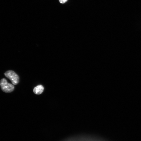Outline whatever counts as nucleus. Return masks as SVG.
<instances>
[{
	"label": "nucleus",
	"instance_id": "3",
	"mask_svg": "<svg viewBox=\"0 0 141 141\" xmlns=\"http://www.w3.org/2000/svg\"><path fill=\"white\" fill-rule=\"evenodd\" d=\"M44 89V88L43 86L41 85H39L34 88L33 91L35 94L40 95L42 93Z\"/></svg>",
	"mask_w": 141,
	"mask_h": 141
},
{
	"label": "nucleus",
	"instance_id": "2",
	"mask_svg": "<svg viewBox=\"0 0 141 141\" xmlns=\"http://www.w3.org/2000/svg\"><path fill=\"white\" fill-rule=\"evenodd\" d=\"M5 75L6 78L10 80L12 84L14 85H17L20 79L18 75L14 71L8 70L5 72Z\"/></svg>",
	"mask_w": 141,
	"mask_h": 141
},
{
	"label": "nucleus",
	"instance_id": "4",
	"mask_svg": "<svg viewBox=\"0 0 141 141\" xmlns=\"http://www.w3.org/2000/svg\"><path fill=\"white\" fill-rule=\"evenodd\" d=\"M59 2L61 4H64L68 0H59Z\"/></svg>",
	"mask_w": 141,
	"mask_h": 141
},
{
	"label": "nucleus",
	"instance_id": "1",
	"mask_svg": "<svg viewBox=\"0 0 141 141\" xmlns=\"http://www.w3.org/2000/svg\"><path fill=\"white\" fill-rule=\"evenodd\" d=\"M0 86L2 90L6 93H11L15 89L14 85L9 83L5 79H3L0 81Z\"/></svg>",
	"mask_w": 141,
	"mask_h": 141
}]
</instances>
